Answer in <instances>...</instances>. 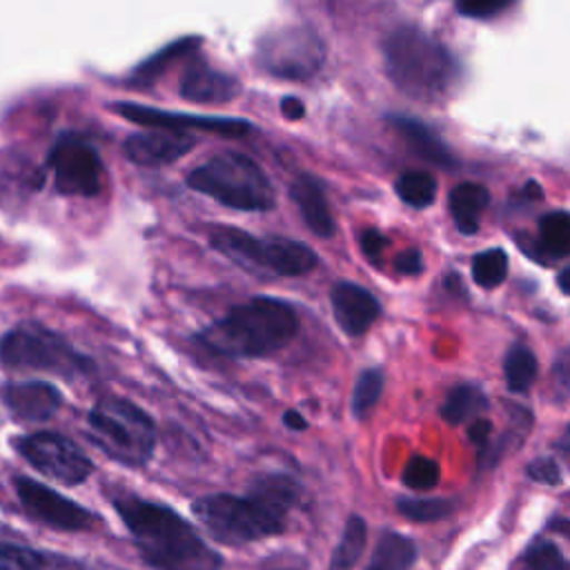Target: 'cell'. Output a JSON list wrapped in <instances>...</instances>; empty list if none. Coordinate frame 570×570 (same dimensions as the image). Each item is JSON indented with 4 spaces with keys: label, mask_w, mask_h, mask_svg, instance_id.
Masks as SVG:
<instances>
[{
    "label": "cell",
    "mask_w": 570,
    "mask_h": 570,
    "mask_svg": "<svg viewBox=\"0 0 570 570\" xmlns=\"http://www.w3.org/2000/svg\"><path fill=\"white\" fill-rule=\"evenodd\" d=\"M394 267H396V272H401V274L416 276V274L423 272V256H421L419 249L407 247V249H403V252H399V254L394 256Z\"/></svg>",
    "instance_id": "cell-37"
},
{
    "label": "cell",
    "mask_w": 570,
    "mask_h": 570,
    "mask_svg": "<svg viewBox=\"0 0 570 570\" xmlns=\"http://www.w3.org/2000/svg\"><path fill=\"white\" fill-rule=\"evenodd\" d=\"M330 301L338 327L350 336L365 334L381 312V305L372 292L350 281L336 283L330 292Z\"/></svg>",
    "instance_id": "cell-15"
},
{
    "label": "cell",
    "mask_w": 570,
    "mask_h": 570,
    "mask_svg": "<svg viewBox=\"0 0 570 570\" xmlns=\"http://www.w3.org/2000/svg\"><path fill=\"white\" fill-rule=\"evenodd\" d=\"M296 499L298 483L292 476L265 474L247 497L209 494L196 499L191 510L216 541L238 546L283 532Z\"/></svg>",
    "instance_id": "cell-1"
},
{
    "label": "cell",
    "mask_w": 570,
    "mask_h": 570,
    "mask_svg": "<svg viewBox=\"0 0 570 570\" xmlns=\"http://www.w3.org/2000/svg\"><path fill=\"white\" fill-rule=\"evenodd\" d=\"M390 122L419 158L430 160L439 167H454V156L428 125L407 116H392Z\"/></svg>",
    "instance_id": "cell-19"
},
{
    "label": "cell",
    "mask_w": 570,
    "mask_h": 570,
    "mask_svg": "<svg viewBox=\"0 0 570 570\" xmlns=\"http://www.w3.org/2000/svg\"><path fill=\"white\" fill-rule=\"evenodd\" d=\"M399 198L416 209H423L428 205L434 203L436 196V180L430 171L423 169H414V171H405L396 178L394 185Z\"/></svg>",
    "instance_id": "cell-24"
},
{
    "label": "cell",
    "mask_w": 570,
    "mask_h": 570,
    "mask_svg": "<svg viewBox=\"0 0 570 570\" xmlns=\"http://www.w3.org/2000/svg\"><path fill=\"white\" fill-rule=\"evenodd\" d=\"M240 85L234 76L214 69L205 60H191L180 76V96L198 105H223L238 96Z\"/></svg>",
    "instance_id": "cell-17"
},
{
    "label": "cell",
    "mask_w": 570,
    "mask_h": 570,
    "mask_svg": "<svg viewBox=\"0 0 570 570\" xmlns=\"http://www.w3.org/2000/svg\"><path fill=\"white\" fill-rule=\"evenodd\" d=\"M525 566L528 570H570V561L557 548V543L537 539L525 550Z\"/></svg>",
    "instance_id": "cell-32"
},
{
    "label": "cell",
    "mask_w": 570,
    "mask_h": 570,
    "mask_svg": "<svg viewBox=\"0 0 570 570\" xmlns=\"http://www.w3.org/2000/svg\"><path fill=\"white\" fill-rule=\"evenodd\" d=\"M358 243H361V249H363L365 258L372 261V263H379L383 252H385V247H387V238L381 232H376V229H365L361 234Z\"/></svg>",
    "instance_id": "cell-35"
},
{
    "label": "cell",
    "mask_w": 570,
    "mask_h": 570,
    "mask_svg": "<svg viewBox=\"0 0 570 570\" xmlns=\"http://www.w3.org/2000/svg\"><path fill=\"white\" fill-rule=\"evenodd\" d=\"M140 557L156 570H218L220 557L171 508L138 497L114 501Z\"/></svg>",
    "instance_id": "cell-2"
},
{
    "label": "cell",
    "mask_w": 570,
    "mask_h": 570,
    "mask_svg": "<svg viewBox=\"0 0 570 570\" xmlns=\"http://www.w3.org/2000/svg\"><path fill=\"white\" fill-rule=\"evenodd\" d=\"M0 361L7 367L53 372L58 376L85 374L94 367L62 334L36 321H24L0 338Z\"/></svg>",
    "instance_id": "cell-8"
},
{
    "label": "cell",
    "mask_w": 570,
    "mask_h": 570,
    "mask_svg": "<svg viewBox=\"0 0 570 570\" xmlns=\"http://www.w3.org/2000/svg\"><path fill=\"white\" fill-rule=\"evenodd\" d=\"M505 7H510L508 0H468L456 4V9L470 18H488L503 11Z\"/></svg>",
    "instance_id": "cell-34"
},
{
    "label": "cell",
    "mask_w": 570,
    "mask_h": 570,
    "mask_svg": "<svg viewBox=\"0 0 570 570\" xmlns=\"http://www.w3.org/2000/svg\"><path fill=\"white\" fill-rule=\"evenodd\" d=\"M281 109H283L285 118H289V120H298V118H303V114H305L303 102H301L298 98H292V96H289V98H283Z\"/></svg>",
    "instance_id": "cell-39"
},
{
    "label": "cell",
    "mask_w": 570,
    "mask_h": 570,
    "mask_svg": "<svg viewBox=\"0 0 570 570\" xmlns=\"http://www.w3.org/2000/svg\"><path fill=\"white\" fill-rule=\"evenodd\" d=\"M185 183L216 203L240 212H267L276 205L272 180L263 167L240 151H223L194 167Z\"/></svg>",
    "instance_id": "cell-5"
},
{
    "label": "cell",
    "mask_w": 570,
    "mask_h": 570,
    "mask_svg": "<svg viewBox=\"0 0 570 570\" xmlns=\"http://www.w3.org/2000/svg\"><path fill=\"white\" fill-rule=\"evenodd\" d=\"M488 401H485V394L483 390H479L476 385H470V383H463V385H456L443 407H441V416L450 423V425H459L472 416H476L481 410H485Z\"/></svg>",
    "instance_id": "cell-23"
},
{
    "label": "cell",
    "mask_w": 570,
    "mask_h": 570,
    "mask_svg": "<svg viewBox=\"0 0 570 570\" xmlns=\"http://www.w3.org/2000/svg\"><path fill=\"white\" fill-rule=\"evenodd\" d=\"M289 196L296 203L305 225L321 238H330L336 232L334 216L330 212L325 189L312 174H301L289 185Z\"/></svg>",
    "instance_id": "cell-18"
},
{
    "label": "cell",
    "mask_w": 570,
    "mask_h": 570,
    "mask_svg": "<svg viewBox=\"0 0 570 570\" xmlns=\"http://www.w3.org/2000/svg\"><path fill=\"white\" fill-rule=\"evenodd\" d=\"M198 45H200V38H194V36H187V38H180V40L167 45L165 49H160L158 53L149 56L145 62H140V65L136 67V71H134V82H140V85L154 82V80L165 71V67H167L174 58H178L180 53L191 51V49L198 47Z\"/></svg>",
    "instance_id": "cell-26"
},
{
    "label": "cell",
    "mask_w": 570,
    "mask_h": 570,
    "mask_svg": "<svg viewBox=\"0 0 570 570\" xmlns=\"http://www.w3.org/2000/svg\"><path fill=\"white\" fill-rule=\"evenodd\" d=\"M0 401L20 421H47L58 412L62 396L51 383L20 381L4 383L0 387Z\"/></svg>",
    "instance_id": "cell-16"
},
{
    "label": "cell",
    "mask_w": 570,
    "mask_h": 570,
    "mask_svg": "<svg viewBox=\"0 0 570 570\" xmlns=\"http://www.w3.org/2000/svg\"><path fill=\"white\" fill-rule=\"evenodd\" d=\"M365 539H367L365 521L361 517L352 514L343 528L338 546L332 552L327 570H354V566L358 563V559L365 550Z\"/></svg>",
    "instance_id": "cell-22"
},
{
    "label": "cell",
    "mask_w": 570,
    "mask_h": 570,
    "mask_svg": "<svg viewBox=\"0 0 570 570\" xmlns=\"http://www.w3.org/2000/svg\"><path fill=\"white\" fill-rule=\"evenodd\" d=\"M194 147V138L183 131H167V129H149L131 134L122 149L125 156L142 167H160L178 160Z\"/></svg>",
    "instance_id": "cell-14"
},
{
    "label": "cell",
    "mask_w": 570,
    "mask_h": 570,
    "mask_svg": "<svg viewBox=\"0 0 570 570\" xmlns=\"http://www.w3.org/2000/svg\"><path fill=\"white\" fill-rule=\"evenodd\" d=\"M209 243L225 258L252 274L303 276L318 263L314 249L301 240L281 236H254L238 227H218Z\"/></svg>",
    "instance_id": "cell-7"
},
{
    "label": "cell",
    "mask_w": 570,
    "mask_h": 570,
    "mask_svg": "<svg viewBox=\"0 0 570 570\" xmlns=\"http://www.w3.org/2000/svg\"><path fill=\"white\" fill-rule=\"evenodd\" d=\"M539 240L552 256L570 254V212H550L539 220Z\"/></svg>",
    "instance_id": "cell-27"
},
{
    "label": "cell",
    "mask_w": 570,
    "mask_h": 570,
    "mask_svg": "<svg viewBox=\"0 0 570 570\" xmlns=\"http://www.w3.org/2000/svg\"><path fill=\"white\" fill-rule=\"evenodd\" d=\"M490 194L479 183H461L450 191V214L463 234L479 229V216L488 207Z\"/></svg>",
    "instance_id": "cell-20"
},
{
    "label": "cell",
    "mask_w": 570,
    "mask_h": 570,
    "mask_svg": "<svg viewBox=\"0 0 570 570\" xmlns=\"http://www.w3.org/2000/svg\"><path fill=\"white\" fill-rule=\"evenodd\" d=\"M16 492H18L22 508L36 521L47 523L51 528L87 530L96 521V517L87 508L78 505L76 501L62 497L60 492L33 481V479H27V476L16 479Z\"/></svg>",
    "instance_id": "cell-13"
},
{
    "label": "cell",
    "mask_w": 570,
    "mask_h": 570,
    "mask_svg": "<svg viewBox=\"0 0 570 570\" xmlns=\"http://www.w3.org/2000/svg\"><path fill=\"white\" fill-rule=\"evenodd\" d=\"M111 109L138 125L151 127V129H167V131H183V129H203L214 131L220 136H245L252 131V122L243 118H225V116H198V114H178V111H165L158 107H147L138 102H114Z\"/></svg>",
    "instance_id": "cell-12"
},
{
    "label": "cell",
    "mask_w": 570,
    "mask_h": 570,
    "mask_svg": "<svg viewBox=\"0 0 570 570\" xmlns=\"http://www.w3.org/2000/svg\"><path fill=\"white\" fill-rule=\"evenodd\" d=\"M283 423L289 428V430H305L307 428V421L296 412V410H287L283 414Z\"/></svg>",
    "instance_id": "cell-40"
},
{
    "label": "cell",
    "mask_w": 570,
    "mask_h": 570,
    "mask_svg": "<svg viewBox=\"0 0 570 570\" xmlns=\"http://www.w3.org/2000/svg\"><path fill=\"white\" fill-rule=\"evenodd\" d=\"M383 392V374L381 370H365L356 385H354V394H352V412L354 416L363 419L379 401Z\"/></svg>",
    "instance_id": "cell-30"
},
{
    "label": "cell",
    "mask_w": 570,
    "mask_h": 570,
    "mask_svg": "<svg viewBox=\"0 0 570 570\" xmlns=\"http://www.w3.org/2000/svg\"><path fill=\"white\" fill-rule=\"evenodd\" d=\"M528 474H530V479H534L539 483H548V485H554L561 479L559 465L552 459H537V461H532L528 465Z\"/></svg>",
    "instance_id": "cell-36"
},
{
    "label": "cell",
    "mask_w": 570,
    "mask_h": 570,
    "mask_svg": "<svg viewBox=\"0 0 570 570\" xmlns=\"http://www.w3.org/2000/svg\"><path fill=\"white\" fill-rule=\"evenodd\" d=\"M89 436L114 461L140 468L156 448L154 421L131 401L120 396L100 399L87 416Z\"/></svg>",
    "instance_id": "cell-6"
},
{
    "label": "cell",
    "mask_w": 570,
    "mask_h": 570,
    "mask_svg": "<svg viewBox=\"0 0 570 570\" xmlns=\"http://www.w3.org/2000/svg\"><path fill=\"white\" fill-rule=\"evenodd\" d=\"M441 479V468L434 459L430 456H412L403 470V483L410 488V490H432Z\"/></svg>",
    "instance_id": "cell-31"
},
{
    "label": "cell",
    "mask_w": 570,
    "mask_h": 570,
    "mask_svg": "<svg viewBox=\"0 0 570 570\" xmlns=\"http://www.w3.org/2000/svg\"><path fill=\"white\" fill-rule=\"evenodd\" d=\"M325 60L323 40L307 24H283L256 45V65L281 80H307Z\"/></svg>",
    "instance_id": "cell-9"
},
{
    "label": "cell",
    "mask_w": 570,
    "mask_h": 570,
    "mask_svg": "<svg viewBox=\"0 0 570 570\" xmlns=\"http://www.w3.org/2000/svg\"><path fill=\"white\" fill-rule=\"evenodd\" d=\"M416 561V543L399 532H385L365 570H410Z\"/></svg>",
    "instance_id": "cell-21"
},
{
    "label": "cell",
    "mask_w": 570,
    "mask_h": 570,
    "mask_svg": "<svg viewBox=\"0 0 570 570\" xmlns=\"http://www.w3.org/2000/svg\"><path fill=\"white\" fill-rule=\"evenodd\" d=\"M396 510L410 521H439L454 510L450 499H399Z\"/></svg>",
    "instance_id": "cell-29"
},
{
    "label": "cell",
    "mask_w": 570,
    "mask_h": 570,
    "mask_svg": "<svg viewBox=\"0 0 570 570\" xmlns=\"http://www.w3.org/2000/svg\"><path fill=\"white\" fill-rule=\"evenodd\" d=\"M0 570H45V559L27 546L0 541Z\"/></svg>",
    "instance_id": "cell-33"
},
{
    "label": "cell",
    "mask_w": 570,
    "mask_h": 570,
    "mask_svg": "<svg viewBox=\"0 0 570 570\" xmlns=\"http://www.w3.org/2000/svg\"><path fill=\"white\" fill-rule=\"evenodd\" d=\"M298 332L294 307L274 296H256L232 307L198 332V343L229 358H263L285 347Z\"/></svg>",
    "instance_id": "cell-3"
},
{
    "label": "cell",
    "mask_w": 570,
    "mask_h": 570,
    "mask_svg": "<svg viewBox=\"0 0 570 570\" xmlns=\"http://www.w3.org/2000/svg\"><path fill=\"white\" fill-rule=\"evenodd\" d=\"M490 432H492V423H490L488 419H476V421L470 425L468 436H470L476 445H485Z\"/></svg>",
    "instance_id": "cell-38"
},
{
    "label": "cell",
    "mask_w": 570,
    "mask_h": 570,
    "mask_svg": "<svg viewBox=\"0 0 570 570\" xmlns=\"http://www.w3.org/2000/svg\"><path fill=\"white\" fill-rule=\"evenodd\" d=\"M49 167L58 191L67 196H96L102 187V160L80 136H60L49 151Z\"/></svg>",
    "instance_id": "cell-11"
},
{
    "label": "cell",
    "mask_w": 570,
    "mask_h": 570,
    "mask_svg": "<svg viewBox=\"0 0 570 570\" xmlns=\"http://www.w3.org/2000/svg\"><path fill=\"white\" fill-rule=\"evenodd\" d=\"M557 283H559V287H561V292H563V294H570V265H568V267H563V269L559 272Z\"/></svg>",
    "instance_id": "cell-41"
},
{
    "label": "cell",
    "mask_w": 570,
    "mask_h": 570,
    "mask_svg": "<svg viewBox=\"0 0 570 570\" xmlns=\"http://www.w3.org/2000/svg\"><path fill=\"white\" fill-rule=\"evenodd\" d=\"M508 274V256L501 247H490L474 256L472 278L481 287H497Z\"/></svg>",
    "instance_id": "cell-28"
},
{
    "label": "cell",
    "mask_w": 570,
    "mask_h": 570,
    "mask_svg": "<svg viewBox=\"0 0 570 570\" xmlns=\"http://www.w3.org/2000/svg\"><path fill=\"white\" fill-rule=\"evenodd\" d=\"M383 58L390 80L416 100L443 98L456 76L459 67L450 51L416 27H399L383 42Z\"/></svg>",
    "instance_id": "cell-4"
},
{
    "label": "cell",
    "mask_w": 570,
    "mask_h": 570,
    "mask_svg": "<svg viewBox=\"0 0 570 570\" xmlns=\"http://www.w3.org/2000/svg\"><path fill=\"white\" fill-rule=\"evenodd\" d=\"M16 450L45 476L65 483L78 485L82 483L91 470V459L67 436L53 432H38L29 436H20L16 441Z\"/></svg>",
    "instance_id": "cell-10"
},
{
    "label": "cell",
    "mask_w": 570,
    "mask_h": 570,
    "mask_svg": "<svg viewBox=\"0 0 570 570\" xmlns=\"http://www.w3.org/2000/svg\"><path fill=\"white\" fill-rule=\"evenodd\" d=\"M503 370L512 392H528L537 379V356L525 345H514L505 356Z\"/></svg>",
    "instance_id": "cell-25"
}]
</instances>
